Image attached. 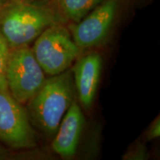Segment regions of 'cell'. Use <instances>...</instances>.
<instances>
[{
    "instance_id": "8fae6325",
    "label": "cell",
    "mask_w": 160,
    "mask_h": 160,
    "mask_svg": "<svg viewBox=\"0 0 160 160\" xmlns=\"http://www.w3.org/2000/svg\"><path fill=\"white\" fill-rule=\"evenodd\" d=\"M147 157L148 153L145 146L140 142L133 145L123 156L124 159H145Z\"/></svg>"
},
{
    "instance_id": "277c9868",
    "label": "cell",
    "mask_w": 160,
    "mask_h": 160,
    "mask_svg": "<svg viewBox=\"0 0 160 160\" xmlns=\"http://www.w3.org/2000/svg\"><path fill=\"white\" fill-rule=\"evenodd\" d=\"M45 74L28 45L10 49L6 81L8 91L18 102H28L45 83Z\"/></svg>"
},
{
    "instance_id": "4fadbf2b",
    "label": "cell",
    "mask_w": 160,
    "mask_h": 160,
    "mask_svg": "<svg viewBox=\"0 0 160 160\" xmlns=\"http://www.w3.org/2000/svg\"><path fill=\"white\" fill-rule=\"evenodd\" d=\"M8 0H0V13H1L2 10L4 5H5L6 2H7Z\"/></svg>"
},
{
    "instance_id": "ba28073f",
    "label": "cell",
    "mask_w": 160,
    "mask_h": 160,
    "mask_svg": "<svg viewBox=\"0 0 160 160\" xmlns=\"http://www.w3.org/2000/svg\"><path fill=\"white\" fill-rule=\"evenodd\" d=\"M85 117L77 100L74 99L66 111L52 139V149L63 159L74 157L82 133Z\"/></svg>"
},
{
    "instance_id": "6da1fadb",
    "label": "cell",
    "mask_w": 160,
    "mask_h": 160,
    "mask_svg": "<svg viewBox=\"0 0 160 160\" xmlns=\"http://www.w3.org/2000/svg\"><path fill=\"white\" fill-rule=\"evenodd\" d=\"M76 94L71 69L46 79L28 102L27 113L31 123L46 137L53 139Z\"/></svg>"
},
{
    "instance_id": "9c48e42d",
    "label": "cell",
    "mask_w": 160,
    "mask_h": 160,
    "mask_svg": "<svg viewBox=\"0 0 160 160\" xmlns=\"http://www.w3.org/2000/svg\"><path fill=\"white\" fill-rule=\"evenodd\" d=\"M104 0H57V10L64 21L77 23Z\"/></svg>"
},
{
    "instance_id": "8992f818",
    "label": "cell",
    "mask_w": 160,
    "mask_h": 160,
    "mask_svg": "<svg viewBox=\"0 0 160 160\" xmlns=\"http://www.w3.org/2000/svg\"><path fill=\"white\" fill-rule=\"evenodd\" d=\"M120 0H104L77 23L69 25L72 37L80 49L102 44L114 25Z\"/></svg>"
},
{
    "instance_id": "7a4b0ae2",
    "label": "cell",
    "mask_w": 160,
    "mask_h": 160,
    "mask_svg": "<svg viewBox=\"0 0 160 160\" xmlns=\"http://www.w3.org/2000/svg\"><path fill=\"white\" fill-rule=\"evenodd\" d=\"M64 20L57 8L27 0H8L0 13V33L10 48L28 45L42 32Z\"/></svg>"
},
{
    "instance_id": "3957f363",
    "label": "cell",
    "mask_w": 160,
    "mask_h": 160,
    "mask_svg": "<svg viewBox=\"0 0 160 160\" xmlns=\"http://www.w3.org/2000/svg\"><path fill=\"white\" fill-rule=\"evenodd\" d=\"M34 41L32 51L45 74L54 76L67 71L80 55L81 49L62 24L48 28Z\"/></svg>"
},
{
    "instance_id": "52a82bcc",
    "label": "cell",
    "mask_w": 160,
    "mask_h": 160,
    "mask_svg": "<svg viewBox=\"0 0 160 160\" xmlns=\"http://www.w3.org/2000/svg\"><path fill=\"white\" fill-rule=\"evenodd\" d=\"M102 58L90 52L77 59L72 70L76 92L82 107L89 110L94 102L102 69Z\"/></svg>"
},
{
    "instance_id": "5bb4252c",
    "label": "cell",
    "mask_w": 160,
    "mask_h": 160,
    "mask_svg": "<svg viewBox=\"0 0 160 160\" xmlns=\"http://www.w3.org/2000/svg\"></svg>"
},
{
    "instance_id": "30bf717a",
    "label": "cell",
    "mask_w": 160,
    "mask_h": 160,
    "mask_svg": "<svg viewBox=\"0 0 160 160\" xmlns=\"http://www.w3.org/2000/svg\"><path fill=\"white\" fill-rule=\"evenodd\" d=\"M10 47L0 33V88L8 91L6 81V69L10 53Z\"/></svg>"
},
{
    "instance_id": "7c38bea8",
    "label": "cell",
    "mask_w": 160,
    "mask_h": 160,
    "mask_svg": "<svg viewBox=\"0 0 160 160\" xmlns=\"http://www.w3.org/2000/svg\"><path fill=\"white\" fill-rule=\"evenodd\" d=\"M160 136V120L157 117L152 122L148 129L146 131V139L149 141L159 138Z\"/></svg>"
},
{
    "instance_id": "5b68a950",
    "label": "cell",
    "mask_w": 160,
    "mask_h": 160,
    "mask_svg": "<svg viewBox=\"0 0 160 160\" xmlns=\"http://www.w3.org/2000/svg\"><path fill=\"white\" fill-rule=\"evenodd\" d=\"M0 142L13 148H32L37 134L27 112L8 91L0 88Z\"/></svg>"
}]
</instances>
